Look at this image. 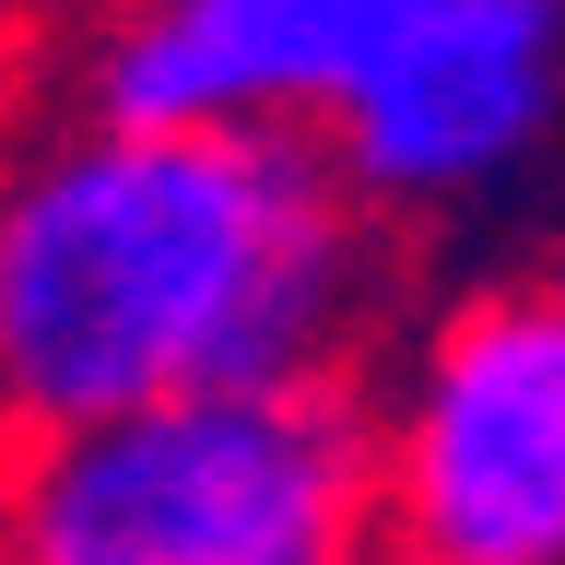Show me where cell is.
<instances>
[{"label":"cell","instance_id":"277c9868","mask_svg":"<svg viewBox=\"0 0 565 565\" xmlns=\"http://www.w3.org/2000/svg\"><path fill=\"white\" fill-rule=\"evenodd\" d=\"M565 141V0H413L365 95L330 118V177L365 224H436L519 189Z\"/></svg>","mask_w":565,"mask_h":565},{"label":"cell","instance_id":"8992f818","mask_svg":"<svg viewBox=\"0 0 565 565\" xmlns=\"http://www.w3.org/2000/svg\"><path fill=\"white\" fill-rule=\"evenodd\" d=\"M554 282H565V259H554Z\"/></svg>","mask_w":565,"mask_h":565},{"label":"cell","instance_id":"3957f363","mask_svg":"<svg viewBox=\"0 0 565 565\" xmlns=\"http://www.w3.org/2000/svg\"><path fill=\"white\" fill-rule=\"evenodd\" d=\"M388 565H565V282H471L365 388Z\"/></svg>","mask_w":565,"mask_h":565},{"label":"cell","instance_id":"5b68a950","mask_svg":"<svg viewBox=\"0 0 565 565\" xmlns=\"http://www.w3.org/2000/svg\"><path fill=\"white\" fill-rule=\"evenodd\" d=\"M413 0H118L83 35V118L330 141Z\"/></svg>","mask_w":565,"mask_h":565},{"label":"cell","instance_id":"7a4b0ae2","mask_svg":"<svg viewBox=\"0 0 565 565\" xmlns=\"http://www.w3.org/2000/svg\"><path fill=\"white\" fill-rule=\"evenodd\" d=\"M0 565H388L365 388H224L0 448Z\"/></svg>","mask_w":565,"mask_h":565},{"label":"cell","instance_id":"6da1fadb","mask_svg":"<svg viewBox=\"0 0 565 565\" xmlns=\"http://www.w3.org/2000/svg\"><path fill=\"white\" fill-rule=\"evenodd\" d=\"M377 236L318 141L71 106L0 166V448L224 388H330L377 307Z\"/></svg>","mask_w":565,"mask_h":565}]
</instances>
